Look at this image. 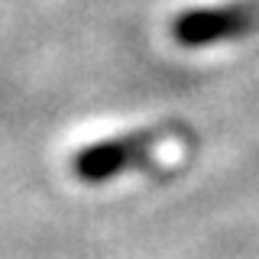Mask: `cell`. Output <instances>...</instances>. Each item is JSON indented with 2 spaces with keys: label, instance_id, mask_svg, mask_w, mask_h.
I'll list each match as a JSON object with an SVG mask.
<instances>
[{
  "label": "cell",
  "instance_id": "obj_2",
  "mask_svg": "<svg viewBox=\"0 0 259 259\" xmlns=\"http://www.w3.org/2000/svg\"><path fill=\"white\" fill-rule=\"evenodd\" d=\"M259 26V0H246L237 7H207V10H191L178 16L172 36L182 46H210L221 39H240Z\"/></svg>",
  "mask_w": 259,
  "mask_h": 259
},
{
  "label": "cell",
  "instance_id": "obj_1",
  "mask_svg": "<svg viewBox=\"0 0 259 259\" xmlns=\"http://www.w3.org/2000/svg\"><path fill=\"white\" fill-rule=\"evenodd\" d=\"M165 140H168L165 133H136V136H117V140L94 143L71 159V172L88 185L107 182V178L126 172V168L149 165L156 149Z\"/></svg>",
  "mask_w": 259,
  "mask_h": 259
}]
</instances>
